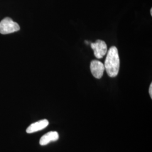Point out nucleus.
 <instances>
[{"label":"nucleus","instance_id":"f257e3e1","mask_svg":"<svg viewBox=\"0 0 152 152\" xmlns=\"http://www.w3.org/2000/svg\"><path fill=\"white\" fill-rule=\"evenodd\" d=\"M104 67L110 77H115L118 75L120 70V57L118 49L115 47H111L108 51Z\"/></svg>","mask_w":152,"mask_h":152},{"label":"nucleus","instance_id":"f03ea898","mask_svg":"<svg viewBox=\"0 0 152 152\" xmlns=\"http://www.w3.org/2000/svg\"><path fill=\"white\" fill-rule=\"evenodd\" d=\"M20 27L19 24L14 22L11 18H6L0 22V33L2 34H7L19 31Z\"/></svg>","mask_w":152,"mask_h":152},{"label":"nucleus","instance_id":"7ed1b4c3","mask_svg":"<svg viewBox=\"0 0 152 152\" xmlns=\"http://www.w3.org/2000/svg\"><path fill=\"white\" fill-rule=\"evenodd\" d=\"M91 47L94 50V55L98 59L103 58L107 53V46L102 40L98 39L95 42L91 44Z\"/></svg>","mask_w":152,"mask_h":152},{"label":"nucleus","instance_id":"20e7f679","mask_svg":"<svg viewBox=\"0 0 152 152\" xmlns=\"http://www.w3.org/2000/svg\"><path fill=\"white\" fill-rule=\"evenodd\" d=\"M90 70L93 76L97 78L100 79L103 76L105 67L103 64L99 60H92L90 64Z\"/></svg>","mask_w":152,"mask_h":152},{"label":"nucleus","instance_id":"39448f33","mask_svg":"<svg viewBox=\"0 0 152 152\" xmlns=\"http://www.w3.org/2000/svg\"><path fill=\"white\" fill-rule=\"evenodd\" d=\"M49 121L47 120L38 121L30 125L26 130L28 134H32L39 131L42 130L49 125Z\"/></svg>","mask_w":152,"mask_h":152},{"label":"nucleus","instance_id":"423d86ee","mask_svg":"<svg viewBox=\"0 0 152 152\" xmlns=\"http://www.w3.org/2000/svg\"><path fill=\"white\" fill-rule=\"evenodd\" d=\"M59 134L56 131H50L45 134L39 140L41 145H46L52 141H57L59 139Z\"/></svg>","mask_w":152,"mask_h":152},{"label":"nucleus","instance_id":"0eeeda50","mask_svg":"<svg viewBox=\"0 0 152 152\" xmlns=\"http://www.w3.org/2000/svg\"><path fill=\"white\" fill-rule=\"evenodd\" d=\"M149 95L151 96V99L152 98V83H151V85H150V87H149Z\"/></svg>","mask_w":152,"mask_h":152},{"label":"nucleus","instance_id":"6e6552de","mask_svg":"<svg viewBox=\"0 0 152 152\" xmlns=\"http://www.w3.org/2000/svg\"><path fill=\"white\" fill-rule=\"evenodd\" d=\"M151 15H152V9H151Z\"/></svg>","mask_w":152,"mask_h":152}]
</instances>
